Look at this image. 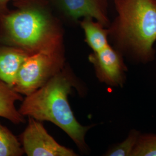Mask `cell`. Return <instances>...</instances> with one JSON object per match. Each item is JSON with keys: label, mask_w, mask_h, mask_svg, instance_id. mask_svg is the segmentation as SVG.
Segmentation results:
<instances>
[{"label": "cell", "mask_w": 156, "mask_h": 156, "mask_svg": "<svg viewBox=\"0 0 156 156\" xmlns=\"http://www.w3.org/2000/svg\"><path fill=\"white\" fill-rule=\"evenodd\" d=\"M132 156H156V134H140Z\"/></svg>", "instance_id": "13"}, {"label": "cell", "mask_w": 156, "mask_h": 156, "mask_svg": "<svg viewBox=\"0 0 156 156\" xmlns=\"http://www.w3.org/2000/svg\"><path fill=\"white\" fill-rule=\"evenodd\" d=\"M21 0H0V16L8 11V6L10 2L15 1V2Z\"/></svg>", "instance_id": "14"}, {"label": "cell", "mask_w": 156, "mask_h": 156, "mask_svg": "<svg viewBox=\"0 0 156 156\" xmlns=\"http://www.w3.org/2000/svg\"><path fill=\"white\" fill-rule=\"evenodd\" d=\"M76 84L72 73L64 68L42 87L27 95L19 111L24 117L55 124L72 139L80 151L86 152L88 148L85 136L93 126L81 125L69 105L68 95Z\"/></svg>", "instance_id": "2"}, {"label": "cell", "mask_w": 156, "mask_h": 156, "mask_svg": "<svg viewBox=\"0 0 156 156\" xmlns=\"http://www.w3.org/2000/svg\"><path fill=\"white\" fill-rule=\"evenodd\" d=\"M30 55L21 48L0 44V79L13 87L21 66Z\"/></svg>", "instance_id": "8"}, {"label": "cell", "mask_w": 156, "mask_h": 156, "mask_svg": "<svg viewBox=\"0 0 156 156\" xmlns=\"http://www.w3.org/2000/svg\"><path fill=\"white\" fill-rule=\"evenodd\" d=\"M20 141L28 156H76L71 149L60 145L50 136L41 122L28 117L27 127Z\"/></svg>", "instance_id": "5"}, {"label": "cell", "mask_w": 156, "mask_h": 156, "mask_svg": "<svg viewBox=\"0 0 156 156\" xmlns=\"http://www.w3.org/2000/svg\"><path fill=\"white\" fill-rule=\"evenodd\" d=\"M89 60L101 82L111 86L123 87L127 68L123 55L119 50L109 45L102 50L90 54Z\"/></svg>", "instance_id": "6"}, {"label": "cell", "mask_w": 156, "mask_h": 156, "mask_svg": "<svg viewBox=\"0 0 156 156\" xmlns=\"http://www.w3.org/2000/svg\"><path fill=\"white\" fill-rule=\"evenodd\" d=\"M140 134L139 131L136 129L131 130L125 140L122 142L112 146L106 151L105 156H132Z\"/></svg>", "instance_id": "12"}, {"label": "cell", "mask_w": 156, "mask_h": 156, "mask_svg": "<svg viewBox=\"0 0 156 156\" xmlns=\"http://www.w3.org/2000/svg\"><path fill=\"white\" fill-rule=\"evenodd\" d=\"M24 153L20 140L0 123V156H21Z\"/></svg>", "instance_id": "11"}, {"label": "cell", "mask_w": 156, "mask_h": 156, "mask_svg": "<svg viewBox=\"0 0 156 156\" xmlns=\"http://www.w3.org/2000/svg\"><path fill=\"white\" fill-rule=\"evenodd\" d=\"M80 24L84 33L85 41L93 52L99 51L109 45L108 27L91 17H84Z\"/></svg>", "instance_id": "10"}, {"label": "cell", "mask_w": 156, "mask_h": 156, "mask_svg": "<svg viewBox=\"0 0 156 156\" xmlns=\"http://www.w3.org/2000/svg\"><path fill=\"white\" fill-rule=\"evenodd\" d=\"M17 9L0 16V44L21 48L30 54L63 50L62 29L39 0L16 2Z\"/></svg>", "instance_id": "1"}, {"label": "cell", "mask_w": 156, "mask_h": 156, "mask_svg": "<svg viewBox=\"0 0 156 156\" xmlns=\"http://www.w3.org/2000/svg\"><path fill=\"white\" fill-rule=\"evenodd\" d=\"M23 100L22 94L0 79V117L14 124L24 123V116L15 105L17 101Z\"/></svg>", "instance_id": "9"}, {"label": "cell", "mask_w": 156, "mask_h": 156, "mask_svg": "<svg viewBox=\"0 0 156 156\" xmlns=\"http://www.w3.org/2000/svg\"><path fill=\"white\" fill-rule=\"evenodd\" d=\"M64 63L63 50L31 54L23 62L13 89L20 94H31L60 73Z\"/></svg>", "instance_id": "4"}, {"label": "cell", "mask_w": 156, "mask_h": 156, "mask_svg": "<svg viewBox=\"0 0 156 156\" xmlns=\"http://www.w3.org/2000/svg\"><path fill=\"white\" fill-rule=\"evenodd\" d=\"M57 7L69 19L77 21L91 17L106 27L109 26L108 0H53Z\"/></svg>", "instance_id": "7"}, {"label": "cell", "mask_w": 156, "mask_h": 156, "mask_svg": "<svg viewBox=\"0 0 156 156\" xmlns=\"http://www.w3.org/2000/svg\"><path fill=\"white\" fill-rule=\"evenodd\" d=\"M117 13L109 28L116 49L136 62L155 57L156 0H115Z\"/></svg>", "instance_id": "3"}]
</instances>
